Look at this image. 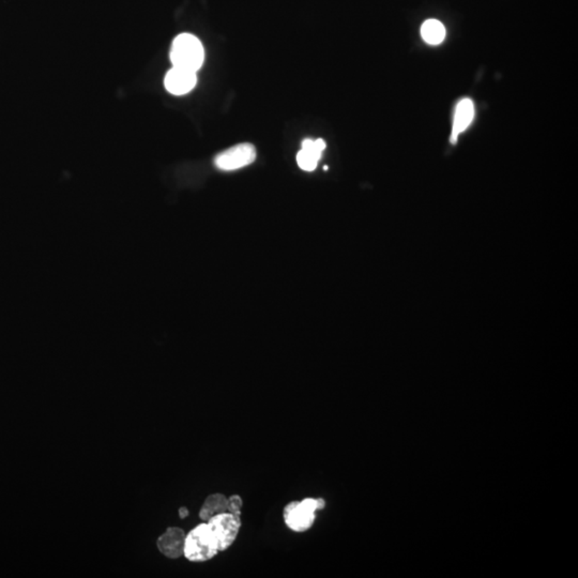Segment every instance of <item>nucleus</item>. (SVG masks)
<instances>
[{"mask_svg":"<svg viewBox=\"0 0 578 578\" xmlns=\"http://www.w3.org/2000/svg\"><path fill=\"white\" fill-rule=\"evenodd\" d=\"M243 508V501L239 495H232L228 497V511L230 513L241 516V510Z\"/></svg>","mask_w":578,"mask_h":578,"instance_id":"obj_12","label":"nucleus"},{"mask_svg":"<svg viewBox=\"0 0 578 578\" xmlns=\"http://www.w3.org/2000/svg\"><path fill=\"white\" fill-rule=\"evenodd\" d=\"M198 82L196 72L173 67L165 76V88L171 95H182L190 92Z\"/></svg>","mask_w":578,"mask_h":578,"instance_id":"obj_7","label":"nucleus"},{"mask_svg":"<svg viewBox=\"0 0 578 578\" xmlns=\"http://www.w3.org/2000/svg\"><path fill=\"white\" fill-rule=\"evenodd\" d=\"M219 554L215 537L206 522L200 523L186 535L183 557L193 563L211 560Z\"/></svg>","mask_w":578,"mask_h":578,"instance_id":"obj_2","label":"nucleus"},{"mask_svg":"<svg viewBox=\"0 0 578 578\" xmlns=\"http://www.w3.org/2000/svg\"><path fill=\"white\" fill-rule=\"evenodd\" d=\"M446 28L437 20L425 21L421 27V35L427 43L437 46L441 43L446 38Z\"/></svg>","mask_w":578,"mask_h":578,"instance_id":"obj_11","label":"nucleus"},{"mask_svg":"<svg viewBox=\"0 0 578 578\" xmlns=\"http://www.w3.org/2000/svg\"><path fill=\"white\" fill-rule=\"evenodd\" d=\"M326 508L323 498L306 497L302 501L288 503L283 509V520L286 527L294 532H306L314 526L317 512Z\"/></svg>","mask_w":578,"mask_h":578,"instance_id":"obj_1","label":"nucleus"},{"mask_svg":"<svg viewBox=\"0 0 578 578\" xmlns=\"http://www.w3.org/2000/svg\"><path fill=\"white\" fill-rule=\"evenodd\" d=\"M226 511H228V496L221 493H215L205 499L198 516L202 522H207L213 516Z\"/></svg>","mask_w":578,"mask_h":578,"instance_id":"obj_10","label":"nucleus"},{"mask_svg":"<svg viewBox=\"0 0 578 578\" xmlns=\"http://www.w3.org/2000/svg\"><path fill=\"white\" fill-rule=\"evenodd\" d=\"M474 116L473 103L469 99H464L457 105L455 109L454 122H453L452 137L451 141L456 143L457 137L466 130L471 124Z\"/></svg>","mask_w":578,"mask_h":578,"instance_id":"obj_9","label":"nucleus"},{"mask_svg":"<svg viewBox=\"0 0 578 578\" xmlns=\"http://www.w3.org/2000/svg\"><path fill=\"white\" fill-rule=\"evenodd\" d=\"M178 513H179V518H181V520H184V518L188 516V510L186 509V507H181L179 511H178Z\"/></svg>","mask_w":578,"mask_h":578,"instance_id":"obj_13","label":"nucleus"},{"mask_svg":"<svg viewBox=\"0 0 578 578\" xmlns=\"http://www.w3.org/2000/svg\"><path fill=\"white\" fill-rule=\"evenodd\" d=\"M255 160V147L252 144L242 143L218 154L215 165L221 171H230L251 165Z\"/></svg>","mask_w":578,"mask_h":578,"instance_id":"obj_5","label":"nucleus"},{"mask_svg":"<svg viewBox=\"0 0 578 578\" xmlns=\"http://www.w3.org/2000/svg\"><path fill=\"white\" fill-rule=\"evenodd\" d=\"M205 50L202 42L190 33H181L173 40L171 60L173 67L198 72L204 63Z\"/></svg>","mask_w":578,"mask_h":578,"instance_id":"obj_3","label":"nucleus"},{"mask_svg":"<svg viewBox=\"0 0 578 578\" xmlns=\"http://www.w3.org/2000/svg\"><path fill=\"white\" fill-rule=\"evenodd\" d=\"M186 531L179 527H168L156 540L159 552L168 559L183 557Z\"/></svg>","mask_w":578,"mask_h":578,"instance_id":"obj_6","label":"nucleus"},{"mask_svg":"<svg viewBox=\"0 0 578 578\" xmlns=\"http://www.w3.org/2000/svg\"><path fill=\"white\" fill-rule=\"evenodd\" d=\"M326 143L323 139H304L301 150L297 154V163L300 168L306 171H313L319 165Z\"/></svg>","mask_w":578,"mask_h":578,"instance_id":"obj_8","label":"nucleus"},{"mask_svg":"<svg viewBox=\"0 0 578 578\" xmlns=\"http://www.w3.org/2000/svg\"><path fill=\"white\" fill-rule=\"evenodd\" d=\"M206 523L215 537L219 552H225L234 545L242 526L241 516L228 511L213 516Z\"/></svg>","mask_w":578,"mask_h":578,"instance_id":"obj_4","label":"nucleus"}]
</instances>
